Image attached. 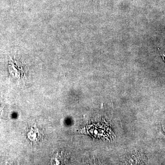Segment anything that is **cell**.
<instances>
[{
    "label": "cell",
    "mask_w": 165,
    "mask_h": 165,
    "mask_svg": "<svg viewBox=\"0 0 165 165\" xmlns=\"http://www.w3.org/2000/svg\"><path fill=\"white\" fill-rule=\"evenodd\" d=\"M161 55L162 56V58H163V60L165 62V53L163 52H161Z\"/></svg>",
    "instance_id": "obj_1"
},
{
    "label": "cell",
    "mask_w": 165,
    "mask_h": 165,
    "mask_svg": "<svg viewBox=\"0 0 165 165\" xmlns=\"http://www.w3.org/2000/svg\"><path fill=\"white\" fill-rule=\"evenodd\" d=\"M163 130H164V131L165 133V125L164 126Z\"/></svg>",
    "instance_id": "obj_2"
}]
</instances>
